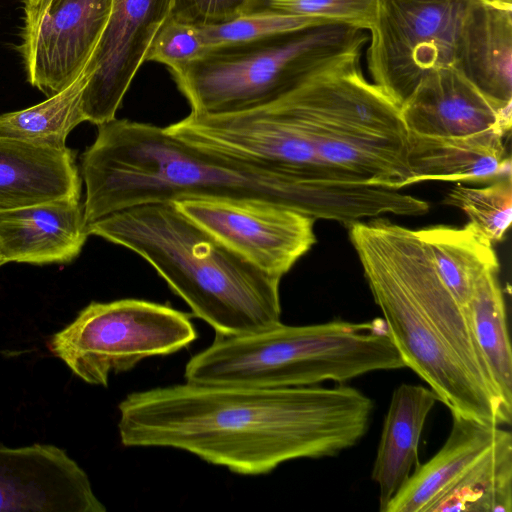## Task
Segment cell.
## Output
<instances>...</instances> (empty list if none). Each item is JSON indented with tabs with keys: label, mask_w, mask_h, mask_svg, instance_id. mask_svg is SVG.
<instances>
[{
	"label": "cell",
	"mask_w": 512,
	"mask_h": 512,
	"mask_svg": "<svg viewBox=\"0 0 512 512\" xmlns=\"http://www.w3.org/2000/svg\"><path fill=\"white\" fill-rule=\"evenodd\" d=\"M367 41L360 30L318 55L292 87L266 104L298 126L342 180L399 190L409 186L408 132L400 107L363 72Z\"/></svg>",
	"instance_id": "cell-5"
},
{
	"label": "cell",
	"mask_w": 512,
	"mask_h": 512,
	"mask_svg": "<svg viewBox=\"0 0 512 512\" xmlns=\"http://www.w3.org/2000/svg\"><path fill=\"white\" fill-rule=\"evenodd\" d=\"M260 0H173L171 17L196 26L228 22L258 9Z\"/></svg>",
	"instance_id": "cell-29"
},
{
	"label": "cell",
	"mask_w": 512,
	"mask_h": 512,
	"mask_svg": "<svg viewBox=\"0 0 512 512\" xmlns=\"http://www.w3.org/2000/svg\"><path fill=\"white\" fill-rule=\"evenodd\" d=\"M326 24L334 23L271 10H256L219 25L199 27L205 46L210 50L254 42Z\"/></svg>",
	"instance_id": "cell-26"
},
{
	"label": "cell",
	"mask_w": 512,
	"mask_h": 512,
	"mask_svg": "<svg viewBox=\"0 0 512 512\" xmlns=\"http://www.w3.org/2000/svg\"><path fill=\"white\" fill-rule=\"evenodd\" d=\"M417 231L430 251L441 280L465 309L477 281L486 272L499 270L493 244L469 223L463 227L436 225Z\"/></svg>",
	"instance_id": "cell-21"
},
{
	"label": "cell",
	"mask_w": 512,
	"mask_h": 512,
	"mask_svg": "<svg viewBox=\"0 0 512 512\" xmlns=\"http://www.w3.org/2000/svg\"><path fill=\"white\" fill-rule=\"evenodd\" d=\"M457 67L491 100L512 105V5L478 1L462 32Z\"/></svg>",
	"instance_id": "cell-19"
},
{
	"label": "cell",
	"mask_w": 512,
	"mask_h": 512,
	"mask_svg": "<svg viewBox=\"0 0 512 512\" xmlns=\"http://www.w3.org/2000/svg\"><path fill=\"white\" fill-rule=\"evenodd\" d=\"M375 303L405 367L452 413L500 426L503 402L466 310L441 280L417 230L386 219L348 226Z\"/></svg>",
	"instance_id": "cell-3"
},
{
	"label": "cell",
	"mask_w": 512,
	"mask_h": 512,
	"mask_svg": "<svg viewBox=\"0 0 512 512\" xmlns=\"http://www.w3.org/2000/svg\"><path fill=\"white\" fill-rule=\"evenodd\" d=\"M84 469L43 443L0 444V512H105Z\"/></svg>",
	"instance_id": "cell-13"
},
{
	"label": "cell",
	"mask_w": 512,
	"mask_h": 512,
	"mask_svg": "<svg viewBox=\"0 0 512 512\" xmlns=\"http://www.w3.org/2000/svg\"><path fill=\"white\" fill-rule=\"evenodd\" d=\"M486 1H494V0H486ZM495 2V1H494Z\"/></svg>",
	"instance_id": "cell-32"
},
{
	"label": "cell",
	"mask_w": 512,
	"mask_h": 512,
	"mask_svg": "<svg viewBox=\"0 0 512 512\" xmlns=\"http://www.w3.org/2000/svg\"><path fill=\"white\" fill-rule=\"evenodd\" d=\"M500 426L452 413V427L440 450L418 465L384 512H431L472 464L494 443Z\"/></svg>",
	"instance_id": "cell-17"
},
{
	"label": "cell",
	"mask_w": 512,
	"mask_h": 512,
	"mask_svg": "<svg viewBox=\"0 0 512 512\" xmlns=\"http://www.w3.org/2000/svg\"><path fill=\"white\" fill-rule=\"evenodd\" d=\"M74 152L0 136V210L81 199Z\"/></svg>",
	"instance_id": "cell-16"
},
{
	"label": "cell",
	"mask_w": 512,
	"mask_h": 512,
	"mask_svg": "<svg viewBox=\"0 0 512 512\" xmlns=\"http://www.w3.org/2000/svg\"><path fill=\"white\" fill-rule=\"evenodd\" d=\"M19 50L29 83L47 97L73 83L89 62L112 0H22Z\"/></svg>",
	"instance_id": "cell-11"
},
{
	"label": "cell",
	"mask_w": 512,
	"mask_h": 512,
	"mask_svg": "<svg viewBox=\"0 0 512 512\" xmlns=\"http://www.w3.org/2000/svg\"><path fill=\"white\" fill-rule=\"evenodd\" d=\"M87 231L141 256L216 335L253 334L281 322V279L230 250L174 202L129 207L88 223Z\"/></svg>",
	"instance_id": "cell-4"
},
{
	"label": "cell",
	"mask_w": 512,
	"mask_h": 512,
	"mask_svg": "<svg viewBox=\"0 0 512 512\" xmlns=\"http://www.w3.org/2000/svg\"><path fill=\"white\" fill-rule=\"evenodd\" d=\"M358 31L334 23L210 49L172 75L193 113L220 115L245 111L280 96L299 80L318 55Z\"/></svg>",
	"instance_id": "cell-7"
},
{
	"label": "cell",
	"mask_w": 512,
	"mask_h": 512,
	"mask_svg": "<svg viewBox=\"0 0 512 512\" xmlns=\"http://www.w3.org/2000/svg\"><path fill=\"white\" fill-rule=\"evenodd\" d=\"M511 107L486 96L457 67L426 74L400 106L410 134L433 138H468L485 134L506 136Z\"/></svg>",
	"instance_id": "cell-14"
},
{
	"label": "cell",
	"mask_w": 512,
	"mask_h": 512,
	"mask_svg": "<svg viewBox=\"0 0 512 512\" xmlns=\"http://www.w3.org/2000/svg\"><path fill=\"white\" fill-rule=\"evenodd\" d=\"M383 318L278 323L241 336L216 335L185 366L186 381L259 388L343 384L364 374L404 368Z\"/></svg>",
	"instance_id": "cell-6"
},
{
	"label": "cell",
	"mask_w": 512,
	"mask_h": 512,
	"mask_svg": "<svg viewBox=\"0 0 512 512\" xmlns=\"http://www.w3.org/2000/svg\"><path fill=\"white\" fill-rule=\"evenodd\" d=\"M437 401L436 393L423 385L403 383L393 391L371 474L379 488L380 511L419 465L420 437Z\"/></svg>",
	"instance_id": "cell-20"
},
{
	"label": "cell",
	"mask_w": 512,
	"mask_h": 512,
	"mask_svg": "<svg viewBox=\"0 0 512 512\" xmlns=\"http://www.w3.org/2000/svg\"><path fill=\"white\" fill-rule=\"evenodd\" d=\"M505 136L433 138L408 133L409 185L424 181L469 183L511 175Z\"/></svg>",
	"instance_id": "cell-18"
},
{
	"label": "cell",
	"mask_w": 512,
	"mask_h": 512,
	"mask_svg": "<svg viewBox=\"0 0 512 512\" xmlns=\"http://www.w3.org/2000/svg\"><path fill=\"white\" fill-rule=\"evenodd\" d=\"M376 7L377 0H260L257 10L316 18L368 31Z\"/></svg>",
	"instance_id": "cell-27"
},
{
	"label": "cell",
	"mask_w": 512,
	"mask_h": 512,
	"mask_svg": "<svg viewBox=\"0 0 512 512\" xmlns=\"http://www.w3.org/2000/svg\"><path fill=\"white\" fill-rule=\"evenodd\" d=\"M373 401L352 386L259 388L188 382L128 394L118 405L126 447L189 452L241 475L332 457L366 434Z\"/></svg>",
	"instance_id": "cell-1"
},
{
	"label": "cell",
	"mask_w": 512,
	"mask_h": 512,
	"mask_svg": "<svg viewBox=\"0 0 512 512\" xmlns=\"http://www.w3.org/2000/svg\"><path fill=\"white\" fill-rule=\"evenodd\" d=\"M207 51L199 26L178 21L170 15L154 37L146 61L162 63L172 73Z\"/></svg>",
	"instance_id": "cell-28"
},
{
	"label": "cell",
	"mask_w": 512,
	"mask_h": 512,
	"mask_svg": "<svg viewBox=\"0 0 512 512\" xmlns=\"http://www.w3.org/2000/svg\"><path fill=\"white\" fill-rule=\"evenodd\" d=\"M97 127L81 158L87 224L129 207L190 198L265 200L342 224L359 210V191L350 183L206 149L151 124L115 118Z\"/></svg>",
	"instance_id": "cell-2"
},
{
	"label": "cell",
	"mask_w": 512,
	"mask_h": 512,
	"mask_svg": "<svg viewBox=\"0 0 512 512\" xmlns=\"http://www.w3.org/2000/svg\"><path fill=\"white\" fill-rule=\"evenodd\" d=\"M4 264H6V263L4 262V260L2 259L1 255H0V267L3 266Z\"/></svg>",
	"instance_id": "cell-31"
},
{
	"label": "cell",
	"mask_w": 512,
	"mask_h": 512,
	"mask_svg": "<svg viewBox=\"0 0 512 512\" xmlns=\"http://www.w3.org/2000/svg\"><path fill=\"white\" fill-rule=\"evenodd\" d=\"M88 236L81 199L0 210V255L5 263H69L79 256Z\"/></svg>",
	"instance_id": "cell-15"
},
{
	"label": "cell",
	"mask_w": 512,
	"mask_h": 512,
	"mask_svg": "<svg viewBox=\"0 0 512 512\" xmlns=\"http://www.w3.org/2000/svg\"><path fill=\"white\" fill-rule=\"evenodd\" d=\"M479 0H377L368 30L371 81L399 107L431 71L457 66L462 32Z\"/></svg>",
	"instance_id": "cell-9"
},
{
	"label": "cell",
	"mask_w": 512,
	"mask_h": 512,
	"mask_svg": "<svg viewBox=\"0 0 512 512\" xmlns=\"http://www.w3.org/2000/svg\"><path fill=\"white\" fill-rule=\"evenodd\" d=\"M88 77L84 69L73 83L45 101L1 114L0 136L49 148H66L69 133L85 121L82 96Z\"/></svg>",
	"instance_id": "cell-24"
},
{
	"label": "cell",
	"mask_w": 512,
	"mask_h": 512,
	"mask_svg": "<svg viewBox=\"0 0 512 512\" xmlns=\"http://www.w3.org/2000/svg\"><path fill=\"white\" fill-rule=\"evenodd\" d=\"M497 3L505 4V5H512V0H494Z\"/></svg>",
	"instance_id": "cell-30"
},
{
	"label": "cell",
	"mask_w": 512,
	"mask_h": 512,
	"mask_svg": "<svg viewBox=\"0 0 512 512\" xmlns=\"http://www.w3.org/2000/svg\"><path fill=\"white\" fill-rule=\"evenodd\" d=\"M197 337L189 314L127 298L91 302L47 346L78 378L106 387L111 374L128 371L148 357L178 352Z\"/></svg>",
	"instance_id": "cell-8"
},
{
	"label": "cell",
	"mask_w": 512,
	"mask_h": 512,
	"mask_svg": "<svg viewBox=\"0 0 512 512\" xmlns=\"http://www.w3.org/2000/svg\"><path fill=\"white\" fill-rule=\"evenodd\" d=\"M173 0H112L100 40L87 63L82 96L84 120L95 125L116 112L159 29L170 17Z\"/></svg>",
	"instance_id": "cell-12"
},
{
	"label": "cell",
	"mask_w": 512,
	"mask_h": 512,
	"mask_svg": "<svg viewBox=\"0 0 512 512\" xmlns=\"http://www.w3.org/2000/svg\"><path fill=\"white\" fill-rule=\"evenodd\" d=\"M174 203L230 250L279 279L316 242L315 220L277 203L234 198H190Z\"/></svg>",
	"instance_id": "cell-10"
},
{
	"label": "cell",
	"mask_w": 512,
	"mask_h": 512,
	"mask_svg": "<svg viewBox=\"0 0 512 512\" xmlns=\"http://www.w3.org/2000/svg\"><path fill=\"white\" fill-rule=\"evenodd\" d=\"M511 512L512 436L500 429L494 443L472 464L431 512Z\"/></svg>",
	"instance_id": "cell-22"
},
{
	"label": "cell",
	"mask_w": 512,
	"mask_h": 512,
	"mask_svg": "<svg viewBox=\"0 0 512 512\" xmlns=\"http://www.w3.org/2000/svg\"><path fill=\"white\" fill-rule=\"evenodd\" d=\"M444 203L462 210L480 236L495 244L504 238L512 221L511 175L495 179L484 187L457 183Z\"/></svg>",
	"instance_id": "cell-25"
},
{
	"label": "cell",
	"mask_w": 512,
	"mask_h": 512,
	"mask_svg": "<svg viewBox=\"0 0 512 512\" xmlns=\"http://www.w3.org/2000/svg\"><path fill=\"white\" fill-rule=\"evenodd\" d=\"M465 310L498 392L512 410V352L498 270L486 272L477 281Z\"/></svg>",
	"instance_id": "cell-23"
}]
</instances>
